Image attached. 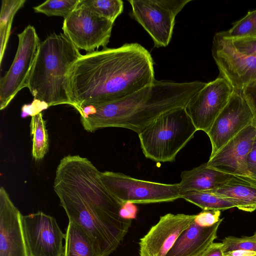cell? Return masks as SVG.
<instances>
[{
	"label": "cell",
	"instance_id": "25",
	"mask_svg": "<svg viewBox=\"0 0 256 256\" xmlns=\"http://www.w3.org/2000/svg\"><path fill=\"white\" fill-rule=\"evenodd\" d=\"M224 36L230 39L256 38V10L249 11L242 18L234 22L227 32H222Z\"/></svg>",
	"mask_w": 256,
	"mask_h": 256
},
{
	"label": "cell",
	"instance_id": "29",
	"mask_svg": "<svg viewBox=\"0 0 256 256\" xmlns=\"http://www.w3.org/2000/svg\"><path fill=\"white\" fill-rule=\"evenodd\" d=\"M220 210H202L198 214H196L194 221L200 226H210L220 220Z\"/></svg>",
	"mask_w": 256,
	"mask_h": 256
},
{
	"label": "cell",
	"instance_id": "15",
	"mask_svg": "<svg viewBox=\"0 0 256 256\" xmlns=\"http://www.w3.org/2000/svg\"><path fill=\"white\" fill-rule=\"evenodd\" d=\"M196 214H168L160 217L140 240V256H166L181 233L194 220Z\"/></svg>",
	"mask_w": 256,
	"mask_h": 256
},
{
	"label": "cell",
	"instance_id": "17",
	"mask_svg": "<svg viewBox=\"0 0 256 256\" xmlns=\"http://www.w3.org/2000/svg\"><path fill=\"white\" fill-rule=\"evenodd\" d=\"M256 136V128L251 124L210 157L208 166L231 175L248 176L246 159Z\"/></svg>",
	"mask_w": 256,
	"mask_h": 256
},
{
	"label": "cell",
	"instance_id": "27",
	"mask_svg": "<svg viewBox=\"0 0 256 256\" xmlns=\"http://www.w3.org/2000/svg\"><path fill=\"white\" fill-rule=\"evenodd\" d=\"M80 0H48L34 6V12L48 16H59L66 18L76 8Z\"/></svg>",
	"mask_w": 256,
	"mask_h": 256
},
{
	"label": "cell",
	"instance_id": "21",
	"mask_svg": "<svg viewBox=\"0 0 256 256\" xmlns=\"http://www.w3.org/2000/svg\"><path fill=\"white\" fill-rule=\"evenodd\" d=\"M64 240V256H98L91 238L74 222L69 221Z\"/></svg>",
	"mask_w": 256,
	"mask_h": 256
},
{
	"label": "cell",
	"instance_id": "35",
	"mask_svg": "<svg viewBox=\"0 0 256 256\" xmlns=\"http://www.w3.org/2000/svg\"><path fill=\"white\" fill-rule=\"evenodd\" d=\"M222 242H213L200 256H224Z\"/></svg>",
	"mask_w": 256,
	"mask_h": 256
},
{
	"label": "cell",
	"instance_id": "33",
	"mask_svg": "<svg viewBox=\"0 0 256 256\" xmlns=\"http://www.w3.org/2000/svg\"><path fill=\"white\" fill-rule=\"evenodd\" d=\"M248 176L256 179V136L246 159Z\"/></svg>",
	"mask_w": 256,
	"mask_h": 256
},
{
	"label": "cell",
	"instance_id": "34",
	"mask_svg": "<svg viewBox=\"0 0 256 256\" xmlns=\"http://www.w3.org/2000/svg\"><path fill=\"white\" fill-rule=\"evenodd\" d=\"M138 212V208L134 204L130 202H124L120 210V216L126 219L135 218Z\"/></svg>",
	"mask_w": 256,
	"mask_h": 256
},
{
	"label": "cell",
	"instance_id": "14",
	"mask_svg": "<svg viewBox=\"0 0 256 256\" xmlns=\"http://www.w3.org/2000/svg\"><path fill=\"white\" fill-rule=\"evenodd\" d=\"M253 114L242 90H234L229 100L208 133L212 145L210 157L242 130L252 124Z\"/></svg>",
	"mask_w": 256,
	"mask_h": 256
},
{
	"label": "cell",
	"instance_id": "11",
	"mask_svg": "<svg viewBox=\"0 0 256 256\" xmlns=\"http://www.w3.org/2000/svg\"><path fill=\"white\" fill-rule=\"evenodd\" d=\"M212 51L221 77L234 90L242 91L256 81V57L238 52L232 40L225 38L222 32L214 36Z\"/></svg>",
	"mask_w": 256,
	"mask_h": 256
},
{
	"label": "cell",
	"instance_id": "19",
	"mask_svg": "<svg viewBox=\"0 0 256 256\" xmlns=\"http://www.w3.org/2000/svg\"><path fill=\"white\" fill-rule=\"evenodd\" d=\"M207 191L230 198L240 210L246 212L256 210V178L232 175L218 188Z\"/></svg>",
	"mask_w": 256,
	"mask_h": 256
},
{
	"label": "cell",
	"instance_id": "12",
	"mask_svg": "<svg viewBox=\"0 0 256 256\" xmlns=\"http://www.w3.org/2000/svg\"><path fill=\"white\" fill-rule=\"evenodd\" d=\"M234 88L222 77L206 83L184 107L198 130L206 134L228 104Z\"/></svg>",
	"mask_w": 256,
	"mask_h": 256
},
{
	"label": "cell",
	"instance_id": "28",
	"mask_svg": "<svg viewBox=\"0 0 256 256\" xmlns=\"http://www.w3.org/2000/svg\"><path fill=\"white\" fill-rule=\"evenodd\" d=\"M222 243L224 252L236 250L256 252V238L253 236L242 238L229 236L223 239Z\"/></svg>",
	"mask_w": 256,
	"mask_h": 256
},
{
	"label": "cell",
	"instance_id": "30",
	"mask_svg": "<svg viewBox=\"0 0 256 256\" xmlns=\"http://www.w3.org/2000/svg\"><path fill=\"white\" fill-rule=\"evenodd\" d=\"M230 40L238 52L243 54L256 57V38Z\"/></svg>",
	"mask_w": 256,
	"mask_h": 256
},
{
	"label": "cell",
	"instance_id": "1",
	"mask_svg": "<svg viewBox=\"0 0 256 256\" xmlns=\"http://www.w3.org/2000/svg\"><path fill=\"white\" fill-rule=\"evenodd\" d=\"M156 79L148 51L138 43L82 54L70 72L72 106L118 100L152 84Z\"/></svg>",
	"mask_w": 256,
	"mask_h": 256
},
{
	"label": "cell",
	"instance_id": "9",
	"mask_svg": "<svg viewBox=\"0 0 256 256\" xmlns=\"http://www.w3.org/2000/svg\"><path fill=\"white\" fill-rule=\"evenodd\" d=\"M114 22L90 10L80 0L76 8L64 18L63 33L78 49L87 52L106 48Z\"/></svg>",
	"mask_w": 256,
	"mask_h": 256
},
{
	"label": "cell",
	"instance_id": "18",
	"mask_svg": "<svg viewBox=\"0 0 256 256\" xmlns=\"http://www.w3.org/2000/svg\"><path fill=\"white\" fill-rule=\"evenodd\" d=\"M222 220L206 227L200 226L194 221L181 233L166 256H200L217 238Z\"/></svg>",
	"mask_w": 256,
	"mask_h": 256
},
{
	"label": "cell",
	"instance_id": "20",
	"mask_svg": "<svg viewBox=\"0 0 256 256\" xmlns=\"http://www.w3.org/2000/svg\"><path fill=\"white\" fill-rule=\"evenodd\" d=\"M232 175L208 166L207 162L181 173L178 184L180 192L189 191H207L218 188Z\"/></svg>",
	"mask_w": 256,
	"mask_h": 256
},
{
	"label": "cell",
	"instance_id": "4",
	"mask_svg": "<svg viewBox=\"0 0 256 256\" xmlns=\"http://www.w3.org/2000/svg\"><path fill=\"white\" fill-rule=\"evenodd\" d=\"M81 55L64 33L54 32L41 42L26 86L34 99L48 107L64 104L72 106L70 72Z\"/></svg>",
	"mask_w": 256,
	"mask_h": 256
},
{
	"label": "cell",
	"instance_id": "10",
	"mask_svg": "<svg viewBox=\"0 0 256 256\" xmlns=\"http://www.w3.org/2000/svg\"><path fill=\"white\" fill-rule=\"evenodd\" d=\"M18 36V44L14 60L0 80V110L9 104L19 91L26 88L40 46V40L32 26L28 25Z\"/></svg>",
	"mask_w": 256,
	"mask_h": 256
},
{
	"label": "cell",
	"instance_id": "13",
	"mask_svg": "<svg viewBox=\"0 0 256 256\" xmlns=\"http://www.w3.org/2000/svg\"><path fill=\"white\" fill-rule=\"evenodd\" d=\"M22 222L30 256H64L65 234L54 217L38 211L22 216Z\"/></svg>",
	"mask_w": 256,
	"mask_h": 256
},
{
	"label": "cell",
	"instance_id": "16",
	"mask_svg": "<svg viewBox=\"0 0 256 256\" xmlns=\"http://www.w3.org/2000/svg\"><path fill=\"white\" fill-rule=\"evenodd\" d=\"M22 215L2 186L0 188V256H30Z\"/></svg>",
	"mask_w": 256,
	"mask_h": 256
},
{
	"label": "cell",
	"instance_id": "32",
	"mask_svg": "<svg viewBox=\"0 0 256 256\" xmlns=\"http://www.w3.org/2000/svg\"><path fill=\"white\" fill-rule=\"evenodd\" d=\"M48 108H49L48 105L44 102L34 99L33 102L30 104H24L22 106V116L25 118L28 116H34Z\"/></svg>",
	"mask_w": 256,
	"mask_h": 256
},
{
	"label": "cell",
	"instance_id": "31",
	"mask_svg": "<svg viewBox=\"0 0 256 256\" xmlns=\"http://www.w3.org/2000/svg\"><path fill=\"white\" fill-rule=\"evenodd\" d=\"M242 93L250 107L253 114L252 124L256 128V81L244 88Z\"/></svg>",
	"mask_w": 256,
	"mask_h": 256
},
{
	"label": "cell",
	"instance_id": "7",
	"mask_svg": "<svg viewBox=\"0 0 256 256\" xmlns=\"http://www.w3.org/2000/svg\"><path fill=\"white\" fill-rule=\"evenodd\" d=\"M53 188L69 221L77 224L91 238L98 256H109L122 241L77 196L54 182Z\"/></svg>",
	"mask_w": 256,
	"mask_h": 256
},
{
	"label": "cell",
	"instance_id": "26",
	"mask_svg": "<svg viewBox=\"0 0 256 256\" xmlns=\"http://www.w3.org/2000/svg\"><path fill=\"white\" fill-rule=\"evenodd\" d=\"M81 2L94 12L112 22L124 9L122 0H81Z\"/></svg>",
	"mask_w": 256,
	"mask_h": 256
},
{
	"label": "cell",
	"instance_id": "36",
	"mask_svg": "<svg viewBox=\"0 0 256 256\" xmlns=\"http://www.w3.org/2000/svg\"><path fill=\"white\" fill-rule=\"evenodd\" d=\"M256 252L245 250H236L226 252L224 256H256Z\"/></svg>",
	"mask_w": 256,
	"mask_h": 256
},
{
	"label": "cell",
	"instance_id": "5",
	"mask_svg": "<svg viewBox=\"0 0 256 256\" xmlns=\"http://www.w3.org/2000/svg\"><path fill=\"white\" fill-rule=\"evenodd\" d=\"M198 130L184 108L168 111L138 134L144 156L156 162H172Z\"/></svg>",
	"mask_w": 256,
	"mask_h": 256
},
{
	"label": "cell",
	"instance_id": "6",
	"mask_svg": "<svg viewBox=\"0 0 256 256\" xmlns=\"http://www.w3.org/2000/svg\"><path fill=\"white\" fill-rule=\"evenodd\" d=\"M100 176L107 190L122 203L148 204L170 202L181 198L178 184L142 180L110 171L100 172Z\"/></svg>",
	"mask_w": 256,
	"mask_h": 256
},
{
	"label": "cell",
	"instance_id": "23",
	"mask_svg": "<svg viewBox=\"0 0 256 256\" xmlns=\"http://www.w3.org/2000/svg\"><path fill=\"white\" fill-rule=\"evenodd\" d=\"M26 0H2L0 14V64L6 48L12 22L16 12L24 5Z\"/></svg>",
	"mask_w": 256,
	"mask_h": 256
},
{
	"label": "cell",
	"instance_id": "2",
	"mask_svg": "<svg viewBox=\"0 0 256 256\" xmlns=\"http://www.w3.org/2000/svg\"><path fill=\"white\" fill-rule=\"evenodd\" d=\"M206 83L157 80L124 98L90 105L78 112L84 129L93 132L108 127L128 128L138 134L164 113L184 108Z\"/></svg>",
	"mask_w": 256,
	"mask_h": 256
},
{
	"label": "cell",
	"instance_id": "8",
	"mask_svg": "<svg viewBox=\"0 0 256 256\" xmlns=\"http://www.w3.org/2000/svg\"><path fill=\"white\" fill-rule=\"evenodd\" d=\"M192 0H129L132 16L152 38L154 47L170 43L177 14Z\"/></svg>",
	"mask_w": 256,
	"mask_h": 256
},
{
	"label": "cell",
	"instance_id": "22",
	"mask_svg": "<svg viewBox=\"0 0 256 256\" xmlns=\"http://www.w3.org/2000/svg\"><path fill=\"white\" fill-rule=\"evenodd\" d=\"M181 198L201 208L202 210H224L236 208L228 198L210 191H189L180 192Z\"/></svg>",
	"mask_w": 256,
	"mask_h": 256
},
{
	"label": "cell",
	"instance_id": "37",
	"mask_svg": "<svg viewBox=\"0 0 256 256\" xmlns=\"http://www.w3.org/2000/svg\"><path fill=\"white\" fill-rule=\"evenodd\" d=\"M254 238H256V232H254V234L252 235Z\"/></svg>",
	"mask_w": 256,
	"mask_h": 256
},
{
	"label": "cell",
	"instance_id": "38",
	"mask_svg": "<svg viewBox=\"0 0 256 256\" xmlns=\"http://www.w3.org/2000/svg\"></svg>",
	"mask_w": 256,
	"mask_h": 256
},
{
	"label": "cell",
	"instance_id": "3",
	"mask_svg": "<svg viewBox=\"0 0 256 256\" xmlns=\"http://www.w3.org/2000/svg\"><path fill=\"white\" fill-rule=\"evenodd\" d=\"M100 173L88 158L70 154L60 160L54 182L77 196L122 240L128 232L132 220L120 216L124 203L107 190L100 178Z\"/></svg>",
	"mask_w": 256,
	"mask_h": 256
},
{
	"label": "cell",
	"instance_id": "24",
	"mask_svg": "<svg viewBox=\"0 0 256 256\" xmlns=\"http://www.w3.org/2000/svg\"><path fill=\"white\" fill-rule=\"evenodd\" d=\"M30 132L32 142V156L36 160H40L44 158L48 149V132L41 112L32 116Z\"/></svg>",
	"mask_w": 256,
	"mask_h": 256
}]
</instances>
